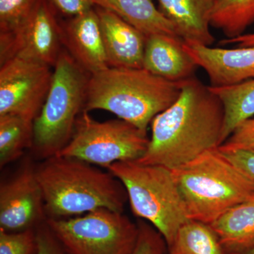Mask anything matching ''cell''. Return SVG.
Here are the masks:
<instances>
[{"mask_svg": "<svg viewBox=\"0 0 254 254\" xmlns=\"http://www.w3.org/2000/svg\"><path fill=\"white\" fill-rule=\"evenodd\" d=\"M225 110L209 86L193 77L182 83L181 94L151 124L145 165L179 168L223 143Z\"/></svg>", "mask_w": 254, "mask_h": 254, "instance_id": "1", "label": "cell"}, {"mask_svg": "<svg viewBox=\"0 0 254 254\" xmlns=\"http://www.w3.org/2000/svg\"><path fill=\"white\" fill-rule=\"evenodd\" d=\"M47 219L78 216L105 208L123 213V183L108 170L79 159L55 155L36 165Z\"/></svg>", "mask_w": 254, "mask_h": 254, "instance_id": "2", "label": "cell"}, {"mask_svg": "<svg viewBox=\"0 0 254 254\" xmlns=\"http://www.w3.org/2000/svg\"><path fill=\"white\" fill-rule=\"evenodd\" d=\"M182 82L143 68H108L90 76L84 110H105L147 132L153 119L181 94Z\"/></svg>", "mask_w": 254, "mask_h": 254, "instance_id": "3", "label": "cell"}, {"mask_svg": "<svg viewBox=\"0 0 254 254\" xmlns=\"http://www.w3.org/2000/svg\"><path fill=\"white\" fill-rule=\"evenodd\" d=\"M173 170L190 220L210 225L232 207L254 200V185L220 148Z\"/></svg>", "mask_w": 254, "mask_h": 254, "instance_id": "4", "label": "cell"}, {"mask_svg": "<svg viewBox=\"0 0 254 254\" xmlns=\"http://www.w3.org/2000/svg\"><path fill=\"white\" fill-rule=\"evenodd\" d=\"M108 170L123 183L132 213L149 222L167 247L170 246L180 227L190 220L173 170L136 160L118 162Z\"/></svg>", "mask_w": 254, "mask_h": 254, "instance_id": "5", "label": "cell"}, {"mask_svg": "<svg viewBox=\"0 0 254 254\" xmlns=\"http://www.w3.org/2000/svg\"><path fill=\"white\" fill-rule=\"evenodd\" d=\"M89 73L64 50L53 68L46 101L33 121L31 151L39 160L55 156L68 144L84 110Z\"/></svg>", "mask_w": 254, "mask_h": 254, "instance_id": "6", "label": "cell"}, {"mask_svg": "<svg viewBox=\"0 0 254 254\" xmlns=\"http://www.w3.org/2000/svg\"><path fill=\"white\" fill-rule=\"evenodd\" d=\"M147 132L117 119L98 122L83 110L68 144L58 153L108 170L118 162L141 158L149 143Z\"/></svg>", "mask_w": 254, "mask_h": 254, "instance_id": "7", "label": "cell"}, {"mask_svg": "<svg viewBox=\"0 0 254 254\" xmlns=\"http://www.w3.org/2000/svg\"><path fill=\"white\" fill-rule=\"evenodd\" d=\"M46 223L66 254H131L139 235L138 224L105 208Z\"/></svg>", "mask_w": 254, "mask_h": 254, "instance_id": "8", "label": "cell"}, {"mask_svg": "<svg viewBox=\"0 0 254 254\" xmlns=\"http://www.w3.org/2000/svg\"><path fill=\"white\" fill-rule=\"evenodd\" d=\"M60 14L50 0H38L17 27L0 33V64L21 58L54 68L64 50Z\"/></svg>", "mask_w": 254, "mask_h": 254, "instance_id": "9", "label": "cell"}, {"mask_svg": "<svg viewBox=\"0 0 254 254\" xmlns=\"http://www.w3.org/2000/svg\"><path fill=\"white\" fill-rule=\"evenodd\" d=\"M32 60L13 58L0 64V115L34 121L50 91L53 70Z\"/></svg>", "mask_w": 254, "mask_h": 254, "instance_id": "10", "label": "cell"}, {"mask_svg": "<svg viewBox=\"0 0 254 254\" xmlns=\"http://www.w3.org/2000/svg\"><path fill=\"white\" fill-rule=\"evenodd\" d=\"M46 220L36 165L27 162L0 185V230L25 231L36 229Z\"/></svg>", "mask_w": 254, "mask_h": 254, "instance_id": "11", "label": "cell"}, {"mask_svg": "<svg viewBox=\"0 0 254 254\" xmlns=\"http://www.w3.org/2000/svg\"><path fill=\"white\" fill-rule=\"evenodd\" d=\"M184 48L208 75L211 88L233 86L254 78V46L213 48L184 42Z\"/></svg>", "mask_w": 254, "mask_h": 254, "instance_id": "12", "label": "cell"}, {"mask_svg": "<svg viewBox=\"0 0 254 254\" xmlns=\"http://www.w3.org/2000/svg\"><path fill=\"white\" fill-rule=\"evenodd\" d=\"M64 49L83 70L94 74L109 68L95 7L62 21Z\"/></svg>", "mask_w": 254, "mask_h": 254, "instance_id": "13", "label": "cell"}, {"mask_svg": "<svg viewBox=\"0 0 254 254\" xmlns=\"http://www.w3.org/2000/svg\"><path fill=\"white\" fill-rule=\"evenodd\" d=\"M110 68H143L146 36L118 15L95 6Z\"/></svg>", "mask_w": 254, "mask_h": 254, "instance_id": "14", "label": "cell"}, {"mask_svg": "<svg viewBox=\"0 0 254 254\" xmlns=\"http://www.w3.org/2000/svg\"><path fill=\"white\" fill-rule=\"evenodd\" d=\"M183 43L182 39L166 35L147 36L143 68L170 81L182 82L195 77L198 66Z\"/></svg>", "mask_w": 254, "mask_h": 254, "instance_id": "15", "label": "cell"}, {"mask_svg": "<svg viewBox=\"0 0 254 254\" xmlns=\"http://www.w3.org/2000/svg\"><path fill=\"white\" fill-rule=\"evenodd\" d=\"M158 9L184 42L211 46L210 14L214 0H158Z\"/></svg>", "mask_w": 254, "mask_h": 254, "instance_id": "16", "label": "cell"}, {"mask_svg": "<svg viewBox=\"0 0 254 254\" xmlns=\"http://www.w3.org/2000/svg\"><path fill=\"white\" fill-rule=\"evenodd\" d=\"M95 6L112 11L146 36L166 35L181 38L153 0H93Z\"/></svg>", "mask_w": 254, "mask_h": 254, "instance_id": "17", "label": "cell"}, {"mask_svg": "<svg viewBox=\"0 0 254 254\" xmlns=\"http://www.w3.org/2000/svg\"><path fill=\"white\" fill-rule=\"evenodd\" d=\"M209 225L227 254L251 250L254 247V200L232 207Z\"/></svg>", "mask_w": 254, "mask_h": 254, "instance_id": "18", "label": "cell"}, {"mask_svg": "<svg viewBox=\"0 0 254 254\" xmlns=\"http://www.w3.org/2000/svg\"><path fill=\"white\" fill-rule=\"evenodd\" d=\"M210 88L225 110L224 143L241 123L254 117V78L233 86Z\"/></svg>", "mask_w": 254, "mask_h": 254, "instance_id": "19", "label": "cell"}, {"mask_svg": "<svg viewBox=\"0 0 254 254\" xmlns=\"http://www.w3.org/2000/svg\"><path fill=\"white\" fill-rule=\"evenodd\" d=\"M33 142V120L12 114L0 115L1 169L21 158Z\"/></svg>", "mask_w": 254, "mask_h": 254, "instance_id": "20", "label": "cell"}, {"mask_svg": "<svg viewBox=\"0 0 254 254\" xmlns=\"http://www.w3.org/2000/svg\"><path fill=\"white\" fill-rule=\"evenodd\" d=\"M210 23L225 39L245 34L254 24V0H214Z\"/></svg>", "mask_w": 254, "mask_h": 254, "instance_id": "21", "label": "cell"}, {"mask_svg": "<svg viewBox=\"0 0 254 254\" xmlns=\"http://www.w3.org/2000/svg\"><path fill=\"white\" fill-rule=\"evenodd\" d=\"M168 254H227L210 225L190 220L177 232Z\"/></svg>", "mask_w": 254, "mask_h": 254, "instance_id": "22", "label": "cell"}, {"mask_svg": "<svg viewBox=\"0 0 254 254\" xmlns=\"http://www.w3.org/2000/svg\"><path fill=\"white\" fill-rule=\"evenodd\" d=\"M38 0H0V33L13 31L32 11Z\"/></svg>", "mask_w": 254, "mask_h": 254, "instance_id": "23", "label": "cell"}, {"mask_svg": "<svg viewBox=\"0 0 254 254\" xmlns=\"http://www.w3.org/2000/svg\"><path fill=\"white\" fill-rule=\"evenodd\" d=\"M36 229L8 232L0 230V254H36Z\"/></svg>", "mask_w": 254, "mask_h": 254, "instance_id": "24", "label": "cell"}, {"mask_svg": "<svg viewBox=\"0 0 254 254\" xmlns=\"http://www.w3.org/2000/svg\"><path fill=\"white\" fill-rule=\"evenodd\" d=\"M219 148L222 151L254 150V117L241 123Z\"/></svg>", "mask_w": 254, "mask_h": 254, "instance_id": "25", "label": "cell"}, {"mask_svg": "<svg viewBox=\"0 0 254 254\" xmlns=\"http://www.w3.org/2000/svg\"><path fill=\"white\" fill-rule=\"evenodd\" d=\"M138 226L139 235L131 254H165V242L160 234L143 222H140Z\"/></svg>", "mask_w": 254, "mask_h": 254, "instance_id": "26", "label": "cell"}, {"mask_svg": "<svg viewBox=\"0 0 254 254\" xmlns=\"http://www.w3.org/2000/svg\"><path fill=\"white\" fill-rule=\"evenodd\" d=\"M36 254H66L63 245L55 236L46 222L36 229Z\"/></svg>", "mask_w": 254, "mask_h": 254, "instance_id": "27", "label": "cell"}, {"mask_svg": "<svg viewBox=\"0 0 254 254\" xmlns=\"http://www.w3.org/2000/svg\"><path fill=\"white\" fill-rule=\"evenodd\" d=\"M222 152L254 185V150L240 149Z\"/></svg>", "mask_w": 254, "mask_h": 254, "instance_id": "28", "label": "cell"}, {"mask_svg": "<svg viewBox=\"0 0 254 254\" xmlns=\"http://www.w3.org/2000/svg\"><path fill=\"white\" fill-rule=\"evenodd\" d=\"M60 14L66 17L76 16L95 7L93 0H50Z\"/></svg>", "mask_w": 254, "mask_h": 254, "instance_id": "29", "label": "cell"}, {"mask_svg": "<svg viewBox=\"0 0 254 254\" xmlns=\"http://www.w3.org/2000/svg\"><path fill=\"white\" fill-rule=\"evenodd\" d=\"M220 46L235 45L237 47L254 46V31L252 33H245L242 36L232 39H222L220 41Z\"/></svg>", "mask_w": 254, "mask_h": 254, "instance_id": "30", "label": "cell"}, {"mask_svg": "<svg viewBox=\"0 0 254 254\" xmlns=\"http://www.w3.org/2000/svg\"><path fill=\"white\" fill-rule=\"evenodd\" d=\"M238 254H254V247L251 249V250L247 251V252H243V253Z\"/></svg>", "mask_w": 254, "mask_h": 254, "instance_id": "31", "label": "cell"}]
</instances>
